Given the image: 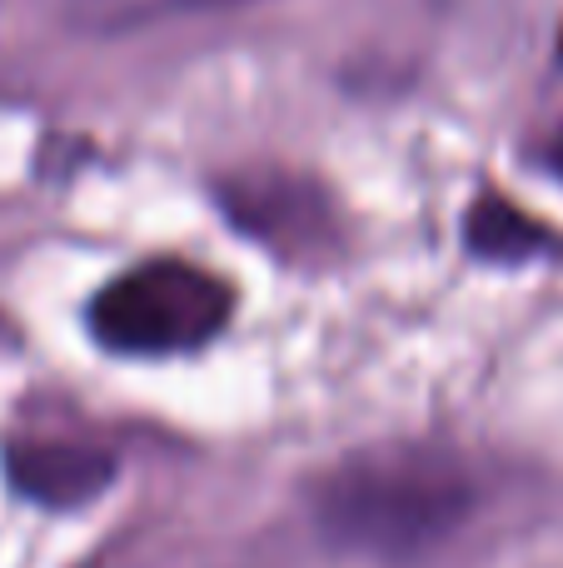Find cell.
<instances>
[{"label":"cell","mask_w":563,"mask_h":568,"mask_svg":"<svg viewBox=\"0 0 563 568\" xmlns=\"http://www.w3.org/2000/svg\"><path fill=\"white\" fill-rule=\"evenodd\" d=\"M315 524L335 549L365 559H419L479 509V484L459 459L424 444L349 454L315 484Z\"/></svg>","instance_id":"1"},{"label":"cell","mask_w":563,"mask_h":568,"mask_svg":"<svg viewBox=\"0 0 563 568\" xmlns=\"http://www.w3.org/2000/svg\"><path fill=\"white\" fill-rule=\"evenodd\" d=\"M235 294L209 270L185 260H150L110 280L90 304V329L120 354H180L199 349L225 329Z\"/></svg>","instance_id":"2"},{"label":"cell","mask_w":563,"mask_h":568,"mask_svg":"<svg viewBox=\"0 0 563 568\" xmlns=\"http://www.w3.org/2000/svg\"><path fill=\"white\" fill-rule=\"evenodd\" d=\"M6 479L20 499L45 509H80L115 484V459L75 439H16L6 444Z\"/></svg>","instance_id":"3"},{"label":"cell","mask_w":563,"mask_h":568,"mask_svg":"<svg viewBox=\"0 0 563 568\" xmlns=\"http://www.w3.org/2000/svg\"><path fill=\"white\" fill-rule=\"evenodd\" d=\"M225 210L239 230H249L255 240L275 250H305L325 235L329 205L315 185L289 175H239L225 190Z\"/></svg>","instance_id":"4"},{"label":"cell","mask_w":563,"mask_h":568,"mask_svg":"<svg viewBox=\"0 0 563 568\" xmlns=\"http://www.w3.org/2000/svg\"><path fill=\"white\" fill-rule=\"evenodd\" d=\"M464 245L479 260L514 265V260H529L534 250L549 245V230L534 215H524L519 205H509L504 195H479L464 215Z\"/></svg>","instance_id":"5"},{"label":"cell","mask_w":563,"mask_h":568,"mask_svg":"<svg viewBox=\"0 0 563 568\" xmlns=\"http://www.w3.org/2000/svg\"><path fill=\"white\" fill-rule=\"evenodd\" d=\"M245 0H70V16L90 30H135L155 20L199 16V10H229Z\"/></svg>","instance_id":"6"},{"label":"cell","mask_w":563,"mask_h":568,"mask_svg":"<svg viewBox=\"0 0 563 568\" xmlns=\"http://www.w3.org/2000/svg\"><path fill=\"white\" fill-rule=\"evenodd\" d=\"M549 160H554V170L563 175V130H559V140H554V150H549Z\"/></svg>","instance_id":"7"}]
</instances>
